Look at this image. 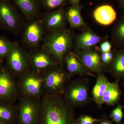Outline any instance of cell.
<instances>
[{"label": "cell", "instance_id": "cell-1", "mask_svg": "<svg viewBox=\"0 0 124 124\" xmlns=\"http://www.w3.org/2000/svg\"><path fill=\"white\" fill-rule=\"evenodd\" d=\"M68 105L60 95L44 94L39 124H70Z\"/></svg>", "mask_w": 124, "mask_h": 124}, {"label": "cell", "instance_id": "cell-2", "mask_svg": "<svg viewBox=\"0 0 124 124\" xmlns=\"http://www.w3.org/2000/svg\"><path fill=\"white\" fill-rule=\"evenodd\" d=\"M74 39L71 30L64 28L46 33L41 47L48 53L59 64L63 66L64 57L73 48Z\"/></svg>", "mask_w": 124, "mask_h": 124}, {"label": "cell", "instance_id": "cell-3", "mask_svg": "<svg viewBox=\"0 0 124 124\" xmlns=\"http://www.w3.org/2000/svg\"><path fill=\"white\" fill-rule=\"evenodd\" d=\"M25 23L18 8L11 0H0V29L15 35L22 33Z\"/></svg>", "mask_w": 124, "mask_h": 124}, {"label": "cell", "instance_id": "cell-4", "mask_svg": "<svg viewBox=\"0 0 124 124\" xmlns=\"http://www.w3.org/2000/svg\"><path fill=\"white\" fill-rule=\"evenodd\" d=\"M6 59L7 68L18 79L31 69L29 53L16 42Z\"/></svg>", "mask_w": 124, "mask_h": 124}, {"label": "cell", "instance_id": "cell-5", "mask_svg": "<svg viewBox=\"0 0 124 124\" xmlns=\"http://www.w3.org/2000/svg\"><path fill=\"white\" fill-rule=\"evenodd\" d=\"M44 76L31 70L19 78V89L23 96L40 99L44 94Z\"/></svg>", "mask_w": 124, "mask_h": 124}, {"label": "cell", "instance_id": "cell-6", "mask_svg": "<svg viewBox=\"0 0 124 124\" xmlns=\"http://www.w3.org/2000/svg\"><path fill=\"white\" fill-rule=\"evenodd\" d=\"M63 66L59 64L43 74L44 94L60 95L64 91L68 75Z\"/></svg>", "mask_w": 124, "mask_h": 124}, {"label": "cell", "instance_id": "cell-7", "mask_svg": "<svg viewBox=\"0 0 124 124\" xmlns=\"http://www.w3.org/2000/svg\"><path fill=\"white\" fill-rule=\"evenodd\" d=\"M18 124H39L41 101L40 99L23 96L17 107Z\"/></svg>", "mask_w": 124, "mask_h": 124}, {"label": "cell", "instance_id": "cell-8", "mask_svg": "<svg viewBox=\"0 0 124 124\" xmlns=\"http://www.w3.org/2000/svg\"><path fill=\"white\" fill-rule=\"evenodd\" d=\"M45 33L40 18L28 21L22 31L23 44L30 51L38 48Z\"/></svg>", "mask_w": 124, "mask_h": 124}, {"label": "cell", "instance_id": "cell-9", "mask_svg": "<svg viewBox=\"0 0 124 124\" xmlns=\"http://www.w3.org/2000/svg\"><path fill=\"white\" fill-rule=\"evenodd\" d=\"M7 67L0 68V102L13 103L17 97L18 87Z\"/></svg>", "mask_w": 124, "mask_h": 124}, {"label": "cell", "instance_id": "cell-10", "mask_svg": "<svg viewBox=\"0 0 124 124\" xmlns=\"http://www.w3.org/2000/svg\"><path fill=\"white\" fill-rule=\"evenodd\" d=\"M29 54L31 70L42 75L59 64L48 53L41 47L31 50Z\"/></svg>", "mask_w": 124, "mask_h": 124}, {"label": "cell", "instance_id": "cell-11", "mask_svg": "<svg viewBox=\"0 0 124 124\" xmlns=\"http://www.w3.org/2000/svg\"><path fill=\"white\" fill-rule=\"evenodd\" d=\"M40 19L46 33L66 28L67 22L66 11L62 7L46 11L42 14Z\"/></svg>", "mask_w": 124, "mask_h": 124}, {"label": "cell", "instance_id": "cell-12", "mask_svg": "<svg viewBox=\"0 0 124 124\" xmlns=\"http://www.w3.org/2000/svg\"><path fill=\"white\" fill-rule=\"evenodd\" d=\"M105 40V38L98 35L87 27L75 37L73 47L76 51H81L92 48Z\"/></svg>", "mask_w": 124, "mask_h": 124}, {"label": "cell", "instance_id": "cell-13", "mask_svg": "<svg viewBox=\"0 0 124 124\" xmlns=\"http://www.w3.org/2000/svg\"><path fill=\"white\" fill-rule=\"evenodd\" d=\"M27 21L40 18L41 7L39 0H11Z\"/></svg>", "mask_w": 124, "mask_h": 124}, {"label": "cell", "instance_id": "cell-14", "mask_svg": "<svg viewBox=\"0 0 124 124\" xmlns=\"http://www.w3.org/2000/svg\"><path fill=\"white\" fill-rule=\"evenodd\" d=\"M80 52V58L85 68L95 72H100L104 69V64L97 49L92 47Z\"/></svg>", "mask_w": 124, "mask_h": 124}, {"label": "cell", "instance_id": "cell-15", "mask_svg": "<svg viewBox=\"0 0 124 124\" xmlns=\"http://www.w3.org/2000/svg\"><path fill=\"white\" fill-rule=\"evenodd\" d=\"M93 16L95 21L99 24L108 26L115 21L116 13L112 6L104 5L99 6L94 10Z\"/></svg>", "mask_w": 124, "mask_h": 124}, {"label": "cell", "instance_id": "cell-16", "mask_svg": "<svg viewBox=\"0 0 124 124\" xmlns=\"http://www.w3.org/2000/svg\"><path fill=\"white\" fill-rule=\"evenodd\" d=\"M82 8L80 5L74 6H70L65 10L67 22L71 29H74L81 27L85 28L87 27L81 15Z\"/></svg>", "mask_w": 124, "mask_h": 124}, {"label": "cell", "instance_id": "cell-17", "mask_svg": "<svg viewBox=\"0 0 124 124\" xmlns=\"http://www.w3.org/2000/svg\"><path fill=\"white\" fill-rule=\"evenodd\" d=\"M88 93L86 88L82 85H71L66 93L68 104H76L84 102L87 99Z\"/></svg>", "mask_w": 124, "mask_h": 124}, {"label": "cell", "instance_id": "cell-18", "mask_svg": "<svg viewBox=\"0 0 124 124\" xmlns=\"http://www.w3.org/2000/svg\"><path fill=\"white\" fill-rule=\"evenodd\" d=\"M17 107L13 103L0 102V120L9 124L17 122Z\"/></svg>", "mask_w": 124, "mask_h": 124}, {"label": "cell", "instance_id": "cell-19", "mask_svg": "<svg viewBox=\"0 0 124 124\" xmlns=\"http://www.w3.org/2000/svg\"><path fill=\"white\" fill-rule=\"evenodd\" d=\"M64 64L68 72L71 74L81 73L84 70L85 67L80 58L71 50L64 57Z\"/></svg>", "mask_w": 124, "mask_h": 124}, {"label": "cell", "instance_id": "cell-20", "mask_svg": "<svg viewBox=\"0 0 124 124\" xmlns=\"http://www.w3.org/2000/svg\"><path fill=\"white\" fill-rule=\"evenodd\" d=\"M112 44L119 49H124V15L117 20L112 31Z\"/></svg>", "mask_w": 124, "mask_h": 124}, {"label": "cell", "instance_id": "cell-21", "mask_svg": "<svg viewBox=\"0 0 124 124\" xmlns=\"http://www.w3.org/2000/svg\"><path fill=\"white\" fill-rule=\"evenodd\" d=\"M114 49V56L110 63L113 75L118 78H124V49Z\"/></svg>", "mask_w": 124, "mask_h": 124}, {"label": "cell", "instance_id": "cell-22", "mask_svg": "<svg viewBox=\"0 0 124 124\" xmlns=\"http://www.w3.org/2000/svg\"><path fill=\"white\" fill-rule=\"evenodd\" d=\"M121 92L117 82L109 83L101 100L102 103L108 104H115L119 100Z\"/></svg>", "mask_w": 124, "mask_h": 124}, {"label": "cell", "instance_id": "cell-23", "mask_svg": "<svg viewBox=\"0 0 124 124\" xmlns=\"http://www.w3.org/2000/svg\"><path fill=\"white\" fill-rule=\"evenodd\" d=\"M109 83L103 75H100L98 77L93 88V94L94 100L98 104H101L102 98Z\"/></svg>", "mask_w": 124, "mask_h": 124}, {"label": "cell", "instance_id": "cell-24", "mask_svg": "<svg viewBox=\"0 0 124 124\" xmlns=\"http://www.w3.org/2000/svg\"><path fill=\"white\" fill-rule=\"evenodd\" d=\"M14 44L8 38L2 36L0 37V59L6 58L8 55Z\"/></svg>", "mask_w": 124, "mask_h": 124}, {"label": "cell", "instance_id": "cell-25", "mask_svg": "<svg viewBox=\"0 0 124 124\" xmlns=\"http://www.w3.org/2000/svg\"><path fill=\"white\" fill-rule=\"evenodd\" d=\"M68 0H39L41 6L46 11L53 10L62 7Z\"/></svg>", "mask_w": 124, "mask_h": 124}, {"label": "cell", "instance_id": "cell-26", "mask_svg": "<svg viewBox=\"0 0 124 124\" xmlns=\"http://www.w3.org/2000/svg\"><path fill=\"white\" fill-rule=\"evenodd\" d=\"M123 107L121 105L119 104L111 113V118L116 124L121 123L123 117Z\"/></svg>", "mask_w": 124, "mask_h": 124}, {"label": "cell", "instance_id": "cell-27", "mask_svg": "<svg viewBox=\"0 0 124 124\" xmlns=\"http://www.w3.org/2000/svg\"><path fill=\"white\" fill-rule=\"evenodd\" d=\"M112 44L107 40L103 41L100 45V50L102 53H108L112 49Z\"/></svg>", "mask_w": 124, "mask_h": 124}, {"label": "cell", "instance_id": "cell-28", "mask_svg": "<svg viewBox=\"0 0 124 124\" xmlns=\"http://www.w3.org/2000/svg\"><path fill=\"white\" fill-rule=\"evenodd\" d=\"M80 122L81 124H93L100 121V120L94 119L88 116H83L80 118Z\"/></svg>", "mask_w": 124, "mask_h": 124}, {"label": "cell", "instance_id": "cell-29", "mask_svg": "<svg viewBox=\"0 0 124 124\" xmlns=\"http://www.w3.org/2000/svg\"><path fill=\"white\" fill-rule=\"evenodd\" d=\"M101 59L102 62L104 64H108L110 63L107 55V53H102L101 55Z\"/></svg>", "mask_w": 124, "mask_h": 124}, {"label": "cell", "instance_id": "cell-30", "mask_svg": "<svg viewBox=\"0 0 124 124\" xmlns=\"http://www.w3.org/2000/svg\"><path fill=\"white\" fill-rule=\"evenodd\" d=\"M80 0H68V2L70 6H74L80 5Z\"/></svg>", "mask_w": 124, "mask_h": 124}, {"label": "cell", "instance_id": "cell-31", "mask_svg": "<svg viewBox=\"0 0 124 124\" xmlns=\"http://www.w3.org/2000/svg\"><path fill=\"white\" fill-rule=\"evenodd\" d=\"M119 4V7L124 9V0H116Z\"/></svg>", "mask_w": 124, "mask_h": 124}, {"label": "cell", "instance_id": "cell-32", "mask_svg": "<svg viewBox=\"0 0 124 124\" xmlns=\"http://www.w3.org/2000/svg\"><path fill=\"white\" fill-rule=\"evenodd\" d=\"M2 62H3V59H0V68L2 66Z\"/></svg>", "mask_w": 124, "mask_h": 124}, {"label": "cell", "instance_id": "cell-33", "mask_svg": "<svg viewBox=\"0 0 124 124\" xmlns=\"http://www.w3.org/2000/svg\"><path fill=\"white\" fill-rule=\"evenodd\" d=\"M0 124H8V123H6V122L2 121L0 120Z\"/></svg>", "mask_w": 124, "mask_h": 124}, {"label": "cell", "instance_id": "cell-34", "mask_svg": "<svg viewBox=\"0 0 124 124\" xmlns=\"http://www.w3.org/2000/svg\"><path fill=\"white\" fill-rule=\"evenodd\" d=\"M106 124H112L110 122H107Z\"/></svg>", "mask_w": 124, "mask_h": 124}, {"label": "cell", "instance_id": "cell-35", "mask_svg": "<svg viewBox=\"0 0 124 124\" xmlns=\"http://www.w3.org/2000/svg\"><path fill=\"white\" fill-rule=\"evenodd\" d=\"M79 124V123H76V124Z\"/></svg>", "mask_w": 124, "mask_h": 124}]
</instances>
